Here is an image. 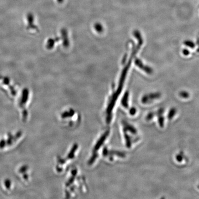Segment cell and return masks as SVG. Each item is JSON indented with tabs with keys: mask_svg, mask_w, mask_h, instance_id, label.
Masks as SVG:
<instances>
[{
	"mask_svg": "<svg viewBox=\"0 0 199 199\" xmlns=\"http://www.w3.org/2000/svg\"><path fill=\"white\" fill-rule=\"evenodd\" d=\"M87 187L84 176L76 167L72 168L64 183V192L67 198H71L85 194Z\"/></svg>",
	"mask_w": 199,
	"mask_h": 199,
	"instance_id": "1",
	"label": "cell"
},
{
	"mask_svg": "<svg viewBox=\"0 0 199 199\" xmlns=\"http://www.w3.org/2000/svg\"><path fill=\"white\" fill-rule=\"evenodd\" d=\"M110 134V130L106 129L101 132L94 141L88 160V166H92L95 165L100 160L101 151L105 144L108 142Z\"/></svg>",
	"mask_w": 199,
	"mask_h": 199,
	"instance_id": "2",
	"label": "cell"
},
{
	"mask_svg": "<svg viewBox=\"0 0 199 199\" xmlns=\"http://www.w3.org/2000/svg\"><path fill=\"white\" fill-rule=\"evenodd\" d=\"M79 147L78 144H74L68 150L65 156H59L56 158L55 169L59 174L66 171L68 166L78 157Z\"/></svg>",
	"mask_w": 199,
	"mask_h": 199,
	"instance_id": "3",
	"label": "cell"
},
{
	"mask_svg": "<svg viewBox=\"0 0 199 199\" xmlns=\"http://www.w3.org/2000/svg\"><path fill=\"white\" fill-rule=\"evenodd\" d=\"M59 120L63 125L72 128L77 126L80 123V115L73 110H64L59 116Z\"/></svg>",
	"mask_w": 199,
	"mask_h": 199,
	"instance_id": "4",
	"label": "cell"
},
{
	"mask_svg": "<svg viewBox=\"0 0 199 199\" xmlns=\"http://www.w3.org/2000/svg\"><path fill=\"white\" fill-rule=\"evenodd\" d=\"M0 80L2 81V83L5 85L8 86L9 89L11 92L12 94L13 95H15L16 94V91L15 89L13 88V86L11 85L10 80L8 77L6 76H0Z\"/></svg>",
	"mask_w": 199,
	"mask_h": 199,
	"instance_id": "5",
	"label": "cell"
},
{
	"mask_svg": "<svg viewBox=\"0 0 199 199\" xmlns=\"http://www.w3.org/2000/svg\"><path fill=\"white\" fill-rule=\"evenodd\" d=\"M28 95H29V91L28 89H23L22 91L21 98L19 101V106L21 108H23V106L25 105L28 99Z\"/></svg>",
	"mask_w": 199,
	"mask_h": 199,
	"instance_id": "6",
	"label": "cell"
},
{
	"mask_svg": "<svg viewBox=\"0 0 199 199\" xmlns=\"http://www.w3.org/2000/svg\"><path fill=\"white\" fill-rule=\"evenodd\" d=\"M57 2H58V3H62V2H63V1H64V0H57Z\"/></svg>",
	"mask_w": 199,
	"mask_h": 199,
	"instance_id": "7",
	"label": "cell"
}]
</instances>
